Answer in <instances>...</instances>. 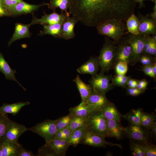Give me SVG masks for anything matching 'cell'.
Returning a JSON list of instances; mask_svg holds the SVG:
<instances>
[{
  "label": "cell",
  "mask_w": 156,
  "mask_h": 156,
  "mask_svg": "<svg viewBox=\"0 0 156 156\" xmlns=\"http://www.w3.org/2000/svg\"><path fill=\"white\" fill-rule=\"evenodd\" d=\"M136 5L135 0H71L69 12L84 25L96 27L108 20H126Z\"/></svg>",
  "instance_id": "cell-1"
},
{
  "label": "cell",
  "mask_w": 156,
  "mask_h": 156,
  "mask_svg": "<svg viewBox=\"0 0 156 156\" xmlns=\"http://www.w3.org/2000/svg\"><path fill=\"white\" fill-rule=\"evenodd\" d=\"M123 20L113 19L102 23L96 27L99 34L112 38L116 44L126 34V24Z\"/></svg>",
  "instance_id": "cell-2"
},
{
  "label": "cell",
  "mask_w": 156,
  "mask_h": 156,
  "mask_svg": "<svg viewBox=\"0 0 156 156\" xmlns=\"http://www.w3.org/2000/svg\"><path fill=\"white\" fill-rule=\"evenodd\" d=\"M116 44L114 40L105 37L103 46L100 51L99 60L100 71L108 72L113 68L114 62Z\"/></svg>",
  "instance_id": "cell-3"
},
{
  "label": "cell",
  "mask_w": 156,
  "mask_h": 156,
  "mask_svg": "<svg viewBox=\"0 0 156 156\" xmlns=\"http://www.w3.org/2000/svg\"><path fill=\"white\" fill-rule=\"evenodd\" d=\"M106 119L99 109L92 112L88 116V132L107 137Z\"/></svg>",
  "instance_id": "cell-4"
},
{
  "label": "cell",
  "mask_w": 156,
  "mask_h": 156,
  "mask_svg": "<svg viewBox=\"0 0 156 156\" xmlns=\"http://www.w3.org/2000/svg\"><path fill=\"white\" fill-rule=\"evenodd\" d=\"M133 34L128 33L122 37L116 44L114 62V67L115 64L120 61H125L128 65L132 57V48L129 40Z\"/></svg>",
  "instance_id": "cell-5"
},
{
  "label": "cell",
  "mask_w": 156,
  "mask_h": 156,
  "mask_svg": "<svg viewBox=\"0 0 156 156\" xmlns=\"http://www.w3.org/2000/svg\"><path fill=\"white\" fill-rule=\"evenodd\" d=\"M29 130L43 138L47 143L54 138L57 129L55 120L47 119L28 128Z\"/></svg>",
  "instance_id": "cell-6"
},
{
  "label": "cell",
  "mask_w": 156,
  "mask_h": 156,
  "mask_svg": "<svg viewBox=\"0 0 156 156\" xmlns=\"http://www.w3.org/2000/svg\"><path fill=\"white\" fill-rule=\"evenodd\" d=\"M112 78L111 75H105L100 71L92 76L88 82L92 89L106 94L114 87L112 83Z\"/></svg>",
  "instance_id": "cell-7"
},
{
  "label": "cell",
  "mask_w": 156,
  "mask_h": 156,
  "mask_svg": "<svg viewBox=\"0 0 156 156\" xmlns=\"http://www.w3.org/2000/svg\"><path fill=\"white\" fill-rule=\"evenodd\" d=\"M28 131L23 125L18 123L10 119H9L4 136V141L17 143L20 136Z\"/></svg>",
  "instance_id": "cell-8"
},
{
  "label": "cell",
  "mask_w": 156,
  "mask_h": 156,
  "mask_svg": "<svg viewBox=\"0 0 156 156\" xmlns=\"http://www.w3.org/2000/svg\"><path fill=\"white\" fill-rule=\"evenodd\" d=\"M44 15L41 18H38L33 15V19L31 25L36 24L43 25L44 24H53L57 23H63L66 18L70 16L69 12L61 13L59 14L55 11L53 13L47 14L44 12Z\"/></svg>",
  "instance_id": "cell-9"
},
{
  "label": "cell",
  "mask_w": 156,
  "mask_h": 156,
  "mask_svg": "<svg viewBox=\"0 0 156 156\" xmlns=\"http://www.w3.org/2000/svg\"><path fill=\"white\" fill-rule=\"evenodd\" d=\"M123 131L131 140L143 144L150 143L147 135L140 125H131L123 128Z\"/></svg>",
  "instance_id": "cell-10"
},
{
  "label": "cell",
  "mask_w": 156,
  "mask_h": 156,
  "mask_svg": "<svg viewBox=\"0 0 156 156\" xmlns=\"http://www.w3.org/2000/svg\"><path fill=\"white\" fill-rule=\"evenodd\" d=\"M138 17L140 22L139 35L146 36L156 35V21L151 18L149 14L144 15L138 12Z\"/></svg>",
  "instance_id": "cell-11"
},
{
  "label": "cell",
  "mask_w": 156,
  "mask_h": 156,
  "mask_svg": "<svg viewBox=\"0 0 156 156\" xmlns=\"http://www.w3.org/2000/svg\"><path fill=\"white\" fill-rule=\"evenodd\" d=\"M145 41V36L133 35L131 37L129 41L132 48V55L129 65L134 66L138 62L143 52Z\"/></svg>",
  "instance_id": "cell-12"
},
{
  "label": "cell",
  "mask_w": 156,
  "mask_h": 156,
  "mask_svg": "<svg viewBox=\"0 0 156 156\" xmlns=\"http://www.w3.org/2000/svg\"><path fill=\"white\" fill-rule=\"evenodd\" d=\"M105 137L102 135L88 132L80 143L96 147H105L107 145L110 146H116L122 149V146L120 144L107 141L105 140Z\"/></svg>",
  "instance_id": "cell-13"
},
{
  "label": "cell",
  "mask_w": 156,
  "mask_h": 156,
  "mask_svg": "<svg viewBox=\"0 0 156 156\" xmlns=\"http://www.w3.org/2000/svg\"><path fill=\"white\" fill-rule=\"evenodd\" d=\"M49 5V3L45 2L37 5H33L22 1L15 6L10 15L15 16L31 13L42 6Z\"/></svg>",
  "instance_id": "cell-14"
},
{
  "label": "cell",
  "mask_w": 156,
  "mask_h": 156,
  "mask_svg": "<svg viewBox=\"0 0 156 156\" xmlns=\"http://www.w3.org/2000/svg\"><path fill=\"white\" fill-rule=\"evenodd\" d=\"M79 21V20L75 17H67L62 24L61 38L68 40L74 38L75 36L74 27Z\"/></svg>",
  "instance_id": "cell-15"
},
{
  "label": "cell",
  "mask_w": 156,
  "mask_h": 156,
  "mask_svg": "<svg viewBox=\"0 0 156 156\" xmlns=\"http://www.w3.org/2000/svg\"><path fill=\"white\" fill-rule=\"evenodd\" d=\"M100 67L98 57H91L86 62L78 67L77 69L80 74H88L94 76L97 74Z\"/></svg>",
  "instance_id": "cell-16"
},
{
  "label": "cell",
  "mask_w": 156,
  "mask_h": 156,
  "mask_svg": "<svg viewBox=\"0 0 156 156\" xmlns=\"http://www.w3.org/2000/svg\"><path fill=\"white\" fill-rule=\"evenodd\" d=\"M100 110L106 120H114L120 122L122 115L113 103L109 102L103 105Z\"/></svg>",
  "instance_id": "cell-17"
},
{
  "label": "cell",
  "mask_w": 156,
  "mask_h": 156,
  "mask_svg": "<svg viewBox=\"0 0 156 156\" xmlns=\"http://www.w3.org/2000/svg\"><path fill=\"white\" fill-rule=\"evenodd\" d=\"M14 32L8 42V46H10L15 41L21 39L29 38L31 36L29 28L30 24H24L16 23L15 25Z\"/></svg>",
  "instance_id": "cell-18"
},
{
  "label": "cell",
  "mask_w": 156,
  "mask_h": 156,
  "mask_svg": "<svg viewBox=\"0 0 156 156\" xmlns=\"http://www.w3.org/2000/svg\"><path fill=\"white\" fill-rule=\"evenodd\" d=\"M52 149L60 156L66 155V153L70 146L69 141L59 139H54L44 144Z\"/></svg>",
  "instance_id": "cell-19"
},
{
  "label": "cell",
  "mask_w": 156,
  "mask_h": 156,
  "mask_svg": "<svg viewBox=\"0 0 156 156\" xmlns=\"http://www.w3.org/2000/svg\"><path fill=\"white\" fill-rule=\"evenodd\" d=\"M0 71L4 75L7 79L15 81L25 91L26 90L16 79L15 76V74L16 73V71L11 68L8 62L5 60L4 56L1 53H0Z\"/></svg>",
  "instance_id": "cell-20"
},
{
  "label": "cell",
  "mask_w": 156,
  "mask_h": 156,
  "mask_svg": "<svg viewBox=\"0 0 156 156\" xmlns=\"http://www.w3.org/2000/svg\"><path fill=\"white\" fill-rule=\"evenodd\" d=\"M99 109L94 105L81 103L78 105L70 108L69 111L74 116H86L93 111Z\"/></svg>",
  "instance_id": "cell-21"
},
{
  "label": "cell",
  "mask_w": 156,
  "mask_h": 156,
  "mask_svg": "<svg viewBox=\"0 0 156 156\" xmlns=\"http://www.w3.org/2000/svg\"><path fill=\"white\" fill-rule=\"evenodd\" d=\"M73 81L75 83L80 93L81 103H86L92 93V88L89 84L84 82L78 75H77Z\"/></svg>",
  "instance_id": "cell-22"
},
{
  "label": "cell",
  "mask_w": 156,
  "mask_h": 156,
  "mask_svg": "<svg viewBox=\"0 0 156 156\" xmlns=\"http://www.w3.org/2000/svg\"><path fill=\"white\" fill-rule=\"evenodd\" d=\"M106 123L107 137L120 139L123 132V127L120 126L119 122L114 120H106Z\"/></svg>",
  "instance_id": "cell-23"
},
{
  "label": "cell",
  "mask_w": 156,
  "mask_h": 156,
  "mask_svg": "<svg viewBox=\"0 0 156 156\" xmlns=\"http://www.w3.org/2000/svg\"><path fill=\"white\" fill-rule=\"evenodd\" d=\"M110 102L106 96V94L92 89L87 103L100 109L104 105Z\"/></svg>",
  "instance_id": "cell-24"
},
{
  "label": "cell",
  "mask_w": 156,
  "mask_h": 156,
  "mask_svg": "<svg viewBox=\"0 0 156 156\" xmlns=\"http://www.w3.org/2000/svg\"><path fill=\"white\" fill-rule=\"evenodd\" d=\"M29 101L18 102L12 104L4 103L0 107V113L5 114H10L15 116L23 107L30 104Z\"/></svg>",
  "instance_id": "cell-25"
},
{
  "label": "cell",
  "mask_w": 156,
  "mask_h": 156,
  "mask_svg": "<svg viewBox=\"0 0 156 156\" xmlns=\"http://www.w3.org/2000/svg\"><path fill=\"white\" fill-rule=\"evenodd\" d=\"M20 144L6 141L0 144V156H17Z\"/></svg>",
  "instance_id": "cell-26"
},
{
  "label": "cell",
  "mask_w": 156,
  "mask_h": 156,
  "mask_svg": "<svg viewBox=\"0 0 156 156\" xmlns=\"http://www.w3.org/2000/svg\"><path fill=\"white\" fill-rule=\"evenodd\" d=\"M63 23H57L53 24H44L43 30L38 34L40 36L49 34L56 38H61L62 26Z\"/></svg>",
  "instance_id": "cell-27"
},
{
  "label": "cell",
  "mask_w": 156,
  "mask_h": 156,
  "mask_svg": "<svg viewBox=\"0 0 156 156\" xmlns=\"http://www.w3.org/2000/svg\"><path fill=\"white\" fill-rule=\"evenodd\" d=\"M125 21L127 30L126 34L129 33L134 35H139L140 22L138 18L133 13Z\"/></svg>",
  "instance_id": "cell-28"
},
{
  "label": "cell",
  "mask_w": 156,
  "mask_h": 156,
  "mask_svg": "<svg viewBox=\"0 0 156 156\" xmlns=\"http://www.w3.org/2000/svg\"><path fill=\"white\" fill-rule=\"evenodd\" d=\"M88 132L86 126L77 129L72 132L69 142L70 145L76 147L86 136Z\"/></svg>",
  "instance_id": "cell-29"
},
{
  "label": "cell",
  "mask_w": 156,
  "mask_h": 156,
  "mask_svg": "<svg viewBox=\"0 0 156 156\" xmlns=\"http://www.w3.org/2000/svg\"><path fill=\"white\" fill-rule=\"evenodd\" d=\"M142 112L141 109H133L125 115H122V117L128 121L131 125H140Z\"/></svg>",
  "instance_id": "cell-30"
},
{
  "label": "cell",
  "mask_w": 156,
  "mask_h": 156,
  "mask_svg": "<svg viewBox=\"0 0 156 156\" xmlns=\"http://www.w3.org/2000/svg\"><path fill=\"white\" fill-rule=\"evenodd\" d=\"M71 0H50L48 6L49 8L55 11L56 8H59L61 13H68L67 9L70 5Z\"/></svg>",
  "instance_id": "cell-31"
},
{
  "label": "cell",
  "mask_w": 156,
  "mask_h": 156,
  "mask_svg": "<svg viewBox=\"0 0 156 156\" xmlns=\"http://www.w3.org/2000/svg\"><path fill=\"white\" fill-rule=\"evenodd\" d=\"M145 36V41L142 54L156 56V40L150 35Z\"/></svg>",
  "instance_id": "cell-32"
},
{
  "label": "cell",
  "mask_w": 156,
  "mask_h": 156,
  "mask_svg": "<svg viewBox=\"0 0 156 156\" xmlns=\"http://www.w3.org/2000/svg\"><path fill=\"white\" fill-rule=\"evenodd\" d=\"M74 117V115L69 113L67 115L62 116L55 120L57 130L68 127Z\"/></svg>",
  "instance_id": "cell-33"
},
{
  "label": "cell",
  "mask_w": 156,
  "mask_h": 156,
  "mask_svg": "<svg viewBox=\"0 0 156 156\" xmlns=\"http://www.w3.org/2000/svg\"><path fill=\"white\" fill-rule=\"evenodd\" d=\"M88 116H74L68 127L73 131L77 129L86 126Z\"/></svg>",
  "instance_id": "cell-34"
},
{
  "label": "cell",
  "mask_w": 156,
  "mask_h": 156,
  "mask_svg": "<svg viewBox=\"0 0 156 156\" xmlns=\"http://www.w3.org/2000/svg\"><path fill=\"white\" fill-rule=\"evenodd\" d=\"M155 116L152 114L142 112L140 122V125L149 129L155 121Z\"/></svg>",
  "instance_id": "cell-35"
},
{
  "label": "cell",
  "mask_w": 156,
  "mask_h": 156,
  "mask_svg": "<svg viewBox=\"0 0 156 156\" xmlns=\"http://www.w3.org/2000/svg\"><path fill=\"white\" fill-rule=\"evenodd\" d=\"M131 77L125 75L116 74L112 80V83L114 86H118L123 88H125L129 79Z\"/></svg>",
  "instance_id": "cell-36"
},
{
  "label": "cell",
  "mask_w": 156,
  "mask_h": 156,
  "mask_svg": "<svg viewBox=\"0 0 156 156\" xmlns=\"http://www.w3.org/2000/svg\"><path fill=\"white\" fill-rule=\"evenodd\" d=\"M9 119L7 114L0 113V144L4 141L5 133Z\"/></svg>",
  "instance_id": "cell-37"
},
{
  "label": "cell",
  "mask_w": 156,
  "mask_h": 156,
  "mask_svg": "<svg viewBox=\"0 0 156 156\" xmlns=\"http://www.w3.org/2000/svg\"><path fill=\"white\" fill-rule=\"evenodd\" d=\"M72 132L68 127L61 129L57 130L54 139L69 141Z\"/></svg>",
  "instance_id": "cell-38"
},
{
  "label": "cell",
  "mask_w": 156,
  "mask_h": 156,
  "mask_svg": "<svg viewBox=\"0 0 156 156\" xmlns=\"http://www.w3.org/2000/svg\"><path fill=\"white\" fill-rule=\"evenodd\" d=\"M129 144L131 151L135 153L136 156H145L142 144L130 140Z\"/></svg>",
  "instance_id": "cell-39"
},
{
  "label": "cell",
  "mask_w": 156,
  "mask_h": 156,
  "mask_svg": "<svg viewBox=\"0 0 156 156\" xmlns=\"http://www.w3.org/2000/svg\"><path fill=\"white\" fill-rule=\"evenodd\" d=\"M155 62L156 56L145 54H142L138 61L143 66L152 65Z\"/></svg>",
  "instance_id": "cell-40"
},
{
  "label": "cell",
  "mask_w": 156,
  "mask_h": 156,
  "mask_svg": "<svg viewBox=\"0 0 156 156\" xmlns=\"http://www.w3.org/2000/svg\"><path fill=\"white\" fill-rule=\"evenodd\" d=\"M23 0H1L2 5L8 13V16L15 6Z\"/></svg>",
  "instance_id": "cell-41"
},
{
  "label": "cell",
  "mask_w": 156,
  "mask_h": 156,
  "mask_svg": "<svg viewBox=\"0 0 156 156\" xmlns=\"http://www.w3.org/2000/svg\"><path fill=\"white\" fill-rule=\"evenodd\" d=\"M128 64L125 62L120 61L117 62L114 68L117 74L125 75L128 70Z\"/></svg>",
  "instance_id": "cell-42"
},
{
  "label": "cell",
  "mask_w": 156,
  "mask_h": 156,
  "mask_svg": "<svg viewBox=\"0 0 156 156\" xmlns=\"http://www.w3.org/2000/svg\"><path fill=\"white\" fill-rule=\"evenodd\" d=\"M36 156H60L58 154L45 145L39 148Z\"/></svg>",
  "instance_id": "cell-43"
},
{
  "label": "cell",
  "mask_w": 156,
  "mask_h": 156,
  "mask_svg": "<svg viewBox=\"0 0 156 156\" xmlns=\"http://www.w3.org/2000/svg\"><path fill=\"white\" fill-rule=\"evenodd\" d=\"M142 145L145 156H156V146L155 145L150 143Z\"/></svg>",
  "instance_id": "cell-44"
},
{
  "label": "cell",
  "mask_w": 156,
  "mask_h": 156,
  "mask_svg": "<svg viewBox=\"0 0 156 156\" xmlns=\"http://www.w3.org/2000/svg\"><path fill=\"white\" fill-rule=\"evenodd\" d=\"M125 88H126V95H127L134 96H137L145 92L138 89L136 87L130 88L126 87Z\"/></svg>",
  "instance_id": "cell-45"
},
{
  "label": "cell",
  "mask_w": 156,
  "mask_h": 156,
  "mask_svg": "<svg viewBox=\"0 0 156 156\" xmlns=\"http://www.w3.org/2000/svg\"><path fill=\"white\" fill-rule=\"evenodd\" d=\"M35 155L31 151L25 148L20 144L17 153V156H34Z\"/></svg>",
  "instance_id": "cell-46"
},
{
  "label": "cell",
  "mask_w": 156,
  "mask_h": 156,
  "mask_svg": "<svg viewBox=\"0 0 156 156\" xmlns=\"http://www.w3.org/2000/svg\"><path fill=\"white\" fill-rule=\"evenodd\" d=\"M142 70L145 75L153 79L155 81L156 79L155 77L152 70V65L143 66Z\"/></svg>",
  "instance_id": "cell-47"
},
{
  "label": "cell",
  "mask_w": 156,
  "mask_h": 156,
  "mask_svg": "<svg viewBox=\"0 0 156 156\" xmlns=\"http://www.w3.org/2000/svg\"><path fill=\"white\" fill-rule=\"evenodd\" d=\"M148 82L146 79H143L138 80L136 88L138 89L144 91L147 89Z\"/></svg>",
  "instance_id": "cell-48"
},
{
  "label": "cell",
  "mask_w": 156,
  "mask_h": 156,
  "mask_svg": "<svg viewBox=\"0 0 156 156\" xmlns=\"http://www.w3.org/2000/svg\"><path fill=\"white\" fill-rule=\"evenodd\" d=\"M138 80L132 79L130 77L128 79L127 87L130 88H136L137 86Z\"/></svg>",
  "instance_id": "cell-49"
},
{
  "label": "cell",
  "mask_w": 156,
  "mask_h": 156,
  "mask_svg": "<svg viewBox=\"0 0 156 156\" xmlns=\"http://www.w3.org/2000/svg\"><path fill=\"white\" fill-rule=\"evenodd\" d=\"M151 129V135L154 138L156 137V122H155L150 127Z\"/></svg>",
  "instance_id": "cell-50"
},
{
  "label": "cell",
  "mask_w": 156,
  "mask_h": 156,
  "mask_svg": "<svg viewBox=\"0 0 156 156\" xmlns=\"http://www.w3.org/2000/svg\"><path fill=\"white\" fill-rule=\"evenodd\" d=\"M153 10V12L149 14V15L151 18L156 21V3H155Z\"/></svg>",
  "instance_id": "cell-51"
},
{
  "label": "cell",
  "mask_w": 156,
  "mask_h": 156,
  "mask_svg": "<svg viewBox=\"0 0 156 156\" xmlns=\"http://www.w3.org/2000/svg\"><path fill=\"white\" fill-rule=\"evenodd\" d=\"M8 16L6 10L3 7L0 1V16Z\"/></svg>",
  "instance_id": "cell-52"
},
{
  "label": "cell",
  "mask_w": 156,
  "mask_h": 156,
  "mask_svg": "<svg viewBox=\"0 0 156 156\" xmlns=\"http://www.w3.org/2000/svg\"><path fill=\"white\" fill-rule=\"evenodd\" d=\"M135 2L138 3L139 5L138 8L141 9L145 7V5L144 3V0H135Z\"/></svg>",
  "instance_id": "cell-53"
},
{
  "label": "cell",
  "mask_w": 156,
  "mask_h": 156,
  "mask_svg": "<svg viewBox=\"0 0 156 156\" xmlns=\"http://www.w3.org/2000/svg\"><path fill=\"white\" fill-rule=\"evenodd\" d=\"M152 68L153 75L156 79V62L152 65Z\"/></svg>",
  "instance_id": "cell-54"
},
{
  "label": "cell",
  "mask_w": 156,
  "mask_h": 156,
  "mask_svg": "<svg viewBox=\"0 0 156 156\" xmlns=\"http://www.w3.org/2000/svg\"><path fill=\"white\" fill-rule=\"evenodd\" d=\"M152 2H154L155 3H156V0H150Z\"/></svg>",
  "instance_id": "cell-55"
},
{
  "label": "cell",
  "mask_w": 156,
  "mask_h": 156,
  "mask_svg": "<svg viewBox=\"0 0 156 156\" xmlns=\"http://www.w3.org/2000/svg\"><path fill=\"white\" fill-rule=\"evenodd\" d=\"M0 1H1V0H0Z\"/></svg>",
  "instance_id": "cell-56"
}]
</instances>
